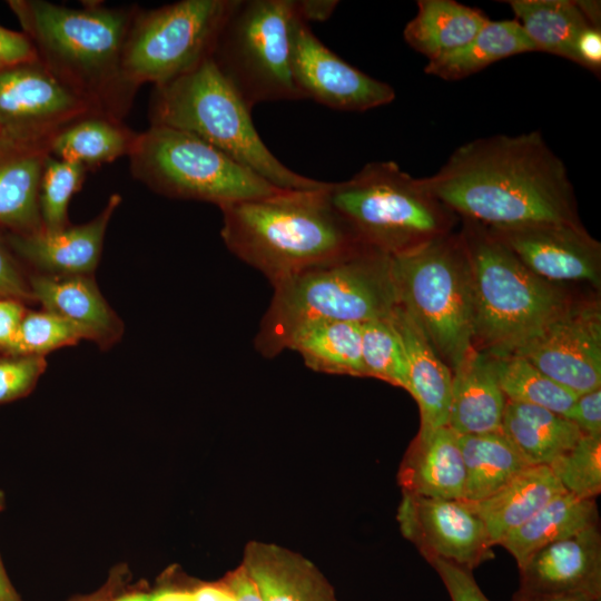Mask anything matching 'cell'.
<instances>
[{
    "label": "cell",
    "instance_id": "6da1fadb",
    "mask_svg": "<svg viewBox=\"0 0 601 601\" xmlns=\"http://www.w3.org/2000/svg\"><path fill=\"white\" fill-rule=\"evenodd\" d=\"M422 180L457 217L489 228L583 226L566 167L540 131L471 140Z\"/></svg>",
    "mask_w": 601,
    "mask_h": 601
},
{
    "label": "cell",
    "instance_id": "7a4b0ae2",
    "mask_svg": "<svg viewBox=\"0 0 601 601\" xmlns=\"http://www.w3.org/2000/svg\"><path fill=\"white\" fill-rule=\"evenodd\" d=\"M327 185L221 206L227 248L274 286L362 247L329 204Z\"/></svg>",
    "mask_w": 601,
    "mask_h": 601
},
{
    "label": "cell",
    "instance_id": "3957f363",
    "mask_svg": "<svg viewBox=\"0 0 601 601\" xmlns=\"http://www.w3.org/2000/svg\"><path fill=\"white\" fill-rule=\"evenodd\" d=\"M7 3L45 67L96 110L120 119L135 92L121 68L135 14L101 6L71 9L43 0Z\"/></svg>",
    "mask_w": 601,
    "mask_h": 601
},
{
    "label": "cell",
    "instance_id": "277c9868",
    "mask_svg": "<svg viewBox=\"0 0 601 601\" xmlns=\"http://www.w3.org/2000/svg\"><path fill=\"white\" fill-rule=\"evenodd\" d=\"M273 287L255 337L256 349L269 358L285 351L292 336L306 325L385 319L397 305L391 257L366 246Z\"/></svg>",
    "mask_w": 601,
    "mask_h": 601
},
{
    "label": "cell",
    "instance_id": "5b68a950",
    "mask_svg": "<svg viewBox=\"0 0 601 601\" xmlns=\"http://www.w3.org/2000/svg\"><path fill=\"white\" fill-rule=\"evenodd\" d=\"M245 102L207 58L193 70L156 86L151 125L195 135L280 189H318L325 181L302 176L280 162L258 135Z\"/></svg>",
    "mask_w": 601,
    "mask_h": 601
},
{
    "label": "cell",
    "instance_id": "8992f818",
    "mask_svg": "<svg viewBox=\"0 0 601 601\" xmlns=\"http://www.w3.org/2000/svg\"><path fill=\"white\" fill-rule=\"evenodd\" d=\"M472 272L473 347L495 357L511 354L573 296L529 270L484 225L462 219Z\"/></svg>",
    "mask_w": 601,
    "mask_h": 601
},
{
    "label": "cell",
    "instance_id": "52a82bcc",
    "mask_svg": "<svg viewBox=\"0 0 601 601\" xmlns=\"http://www.w3.org/2000/svg\"><path fill=\"white\" fill-rule=\"evenodd\" d=\"M326 196L359 244L390 257L453 231L457 216L394 161L366 164Z\"/></svg>",
    "mask_w": 601,
    "mask_h": 601
},
{
    "label": "cell",
    "instance_id": "ba28073f",
    "mask_svg": "<svg viewBox=\"0 0 601 601\" xmlns=\"http://www.w3.org/2000/svg\"><path fill=\"white\" fill-rule=\"evenodd\" d=\"M391 274L397 304L452 371L473 348V280L460 231L391 257Z\"/></svg>",
    "mask_w": 601,
    "mask_h": 601
},
{
    "label": "cell",
    "instance_id": "9c48e42d",
    "mask_svg": "<svg viewBox=\"0 0 601 601\" xmlns=\"http://www.w3.org/2000/svg\"><path fill=\"white\" fill-rule=\"evenodd\" d=\"M294 0H236L211 60L245 102L304 99L292 69Z\"/></svg>",
    "mask_w": 601,
    "mask_h": 601
},
{
    "label": "cell",
    "instance_id": "30bf717a",
    "mask_svg": "<svg viewBox=\"0 0 601 601\" xmlns=\"http://www.w3.org/2000/svg\"><path fill=\"white\" fill-rule=\"evenodd\" d=\"M128 157L132 174L154 190L219 208L285 190L195 135L167 126L138 134Z\"/></svg>",
    "mask_w": 601,
    "mask_h": 601
},
{
    "label": "cell",
    "instance_id": "8fae6325",
    "mask_svg": "<svg viewBox=\"0 0 601 601\" xmlns=\"http://www.w3.org/2000/svg\"><path fill=\"white\" fill-rule=\"evenodd\" d=\"M236 0H183L135 14L121 59L126 81L165 85L211 57Z\"/></svg>",
    "mask_w": 601,
    "mask_h": 601
},
{
    "label": "cell",
    "instance_id": "7c38bea8",
    "mask_svg": "<svg viewBox=\"0 0 601 601\" xmlns=\"http://www.w3.org/2000/svg\"><path fill=\"white\" fill-rule=\"evenodd\" d=\"M511 354L524 357L577 396L600 388L599 295H573L548 323Z\"/></svg>",
    "mask_w": 601,
    "mask_h": 601
},
{
    "label": "cell",
    "instance_id": "4fadbf2b",
    "mask_svg": "<svg viewBox=\"0 0 601 601\" xmlns=\"http://www.w3.org/2000/svg\"><path fill=\"white\" fill-rule=\"evenodd\" d=\"M92 114L101 112L39 59L0 68V127L7 137L50 140L69 124Z\"/></svg>",
    "mask_w": 601,
    "mask_h": 601
},
{
    "label": "cell",
    "instance_id": "5bb4252c",
    "mask_svg": "<svg viewBox=\"0 0 601 601\" xmlns=\"http://www.w3.org/2000/svg\"><path fill=\"white\" fill-rule=\"evenodd\" d=\"M489 229L542 279L564 288L584 285L599 293L601 244L584 226L539 223Z\"/></svg>",
    "mask_w": 601,
    "mask_h": 601
},
{
    "label": "cell",
    "instance_id": "9a60e30c",
    "mask_svg": "<svg viewBox=\"0 0 601 601\" xmlns=\"http://www.w3.org/2000/svg\"><path fill=\"white\" fill-rule=\"evenodd\" d=\"M397 519L426 561L437 558L472 572L494 556L484 523L465 501L403 493Z\"/></svg>",
    "mask_w": 601,
    "mask_h": 601
},
{
    "label": "cell",
    "instance_id": "2e32d148",
    "mask_svg": "<svg viewBox=\"0 0 601 601\" xmlns=\"http://www.w3.org/2000/svg\"><path fill=\"white\" fill-rule=\"evenodd\" d=\"M292 69L304 99L332 109L366 111L395 99L392 86L344 61L299 17L294 26Z\"/></svg>",
    "mask_w": 601,
    "mask_h": 601
},
{
    "label": "cell",
    "instance_id": "e0dca14e",
    "mask_svg": "<svg viewBox=\"0 0 601 601\" xmlns=\"http://www.w3.org/2000/svg\"><path fill=\"white\" fill-rule=\"evenodd\" d=\"M519 570V591L532 594H585L601 599L599 524L543 546Z\"/></svg>",
    "mask_w": 601,
    "mask_h": 601
},
{
    "label": "cell",
    "instance_id": "ac0fdd59",
    "mask_svg": "<svg viewBox=\"0 0 601 601\" xmlns=\"http://www.w3.org/2000/svg\"><path fill=\"white\" fill-rule=\"evenodd\" d=\"M114 194L105 208L90 221L59 230H39L9 235V244L22 257L52 275H90L98 265L107 226L120 205Z\"/></svg>",
    "mask_w": 601,
    "mask_h": 601
},
{
    "label": "cell",
    "instance_id": "d6986e66",
    "mask_svg": "<svg viewBox=\"0 0 601 601\" xmlns=\"http://www.w3.org/2000/svg\"><path fill=\"white\" fill-rule=\"evenodd\" d=\"M51 139H0V228L11 234L28 235L42 229L39 186Z\"/></svg>",
    "mask_w": 601,
    "mask_h": 601
},
{
    "label": "cell",
    "instance_id": "ffe728a7",
    "mask_svg": "<svg viewBox=\"0 0 601 601\" xmlns=\"http://www.w3.org/2000/svg\"><path fill=\"white\" fill-rule=\"evenodd\" d=\"M404 348L408 393L415 398L421 415L417 437L447 426L452 371L439 357L422 331L398 304L390 316Z\"/></svg>",
    "mask_w": 601,
    "mask_h": 601
},
{
    "label": "cell",
    "instance_id": "44dd1931",
    "mask_svg": "<svg viewBox=\"0 0 601 601\" xmlns=\"http://www.w3.org/2000/svg\"><path fill=\"white\" fill-rule=\"evenodd\" d=\"M242 566L260 601H337L323 573L303 555L266 542H249Z\"/></svg>",
    "mask_w": 601,
    "mask_h": 601
},
{
    "label": "cell",
    "instance_id": "7402d4cb",
    "mask_svg": "<svg viewBox=\"0 0 601 601\" xmlns=\"http://www.w3.org/2000/svg\"><path fill=\"white\" fill-rule=\"evenodd\" d=\"M505 403L495 357L473 347L452 370L447 426L457 435L501 432Z\"/></svg>",
    "mask_w": 601,
    "mask_h": 601
},
{
    "label": "cell",
    "instance_id": "603a6c76",
    "mask_svg": "<svg viewBox=\"0 0 601 601\" xmlns=\"http://www.w3.org/2000/svg\"><path fill=\"white\" fill-rule=\"evenodd\" d=\"M29 285L33 299L80 328L86 339L106 347L120 338L122 324L90 275L43 274Z\"/></svg>",
    "mask_w": 601,
    "mask_h": 601
},
{
    "label": "cell",
    "instance_id": "cb8c5ba5",
    "mask_svg": "<svg viewBox=\"0 0 601 601\" xmlns=\"http://www.w3.org/2000/svg\"><path fill=\"white\" fill-rule=\"evenodd\" d=\"M403 493L444 500H462L465 467L457 434L449 426L415 437L400 470Z\"/></svg>",
    "mask_w": 601,
    "mask_h": 601
},
{
    "label": "cell",
    "instance_id": "d4e9b609",
    "mask_svg": "<svg viewBox=\"0 0 601 601\" xmlns=\"http://www.w3.org/2000/svg\"><path fill=\"white\" fill-rule=\"evenodd\" d=\"M565 492L548 465H530L491 496L466 502L482 520L493 545Z\"/></svg>",
    "mask_w": 601,
    "mask_h": 601
},
{
    "label": "cell",
    "instance_id": "484cf974",
    "mask_svg": "<svg viewBox=\"0 0 601 601\" xmlns=\"http://www.w3.org/2000/svg\"><path fill=\"white\" fill-rule=\"evenodd\" d=\"M487 21L481 10L454 0H420L403 36L431 61L467 43Z\"/></svg>",
    "mask_w": 601,
    "mask_h": 601
},
{
    "label": "cell",
    "instance_id": "4316f807",
    "mask_svg": "<svg viewBox=\"0 0 601 601\" xmlns=\"http://www.w3.org/2000/svg\"><path fill=\"white\" fill-rule=\"evenodd\" d=\"M502 433L530 465H550L583 435L568 418L541 406L508 401Z\"/></svg>",
    "mask_w": 601,
    "mask_h": 601
},
{
    "label": "cell",
    "instance_id": "83f0119b",
    "mask_svg": "<svg viewBox=\"0 0 601 601\" xmlns=\"http://www.w3.org/2000/svg\"><path fill=\"white\" fill-rule=\"evenodd\" d=\"M599 524L595 500L562 492L521 526L497 543L515 559L518 566L538 550Z\"/></svg>",
    "mask_w": 601,
    "mask_h": 601
},
{
    "label": "cell",
    "instance_id": "f1b7e54d",
    "mask_svg": "<svg viewBox=\"0 0 601 601\" xmlns=\"http://www.w3.org/2000/svg\"><path fill=\"white\" fill-rule=\"evenodd\" d=\"M138 134L120 119L92 114L69 124L50 141L51 156L83 166L87 170L129 156Z\"/></svg>",
    "mask_w": 601,
    "mask_h": 601
},
{
    "label": "cell",
    "instance_id": "f546056e",
    "mask_svg": "<svg viewBox=\"0 0 601 601\" xmlns=\"http://www.w3.org/2000/svg\"><path fill=\"white\" fill-rule=\"evenodd\" d=\"M361 324L324 321L306 325L292 336L286 349L297 352L316 372L366 377Z\"/></svg>",
    "mask_w": 601,
    "mask_h": 601
},
{
    "label": "cell",
    "instance_id": "4dcf8cb0",
    "mask_svg": "<svg viewBox=\"0 0 601 601\" xmlns=\"http://www.w3.org/2000/svg\"><path fill=\"white\" fill-rule=\"evenodd\" d=\"M465 467L462 501L484 500L530 464L501 432L457 435Z\"/></svg>",
    "mask_w": 601,
    "mask_h": 601
},
{
    "label": "cell",
    "instance_id": "1f68e13d",
    "mask_svg": "<svg viewBox=\"0 0 601 601\" xmlns=\"http://www.w3.org/2000/svg\"><path fill=\"white\" fill-rule=\"evenodd\" d=\"M534 51L521 24L515 20H489L457 50L431 60L425 72L444 80H460L511 56Z\"/></svg>",
    "mask_w": 601,
    "mask_h": 601
},
{
    "label": "cell",
    "instance_id": "d6a6232c",
    "mask_svg": "<svg viewBox=\"0 0 601 601\" xmlns=\"http://www.w3.org/2000/svg\"><path fill=\"white\" fill-rule=\"evenodd\" d=\"M534 51L548 52L574 62V42L590 26L572 0H509Z\"/></svg>",
    "mask_w": 601,
    "mask_h": 601
},
{
    "label": "cell",
    "instance_id": "836d02e7",
    "mask_svg": "<svg viewBox=\"0 0 601 601\" xmlns=\"http://www.w3.org/2000/svg\"><path fill=\"white\" fill-rule=\"evenodd\" d=\"M495 371L508 401L541 406L564 417L577 398L522 356L495 357Z\"/></svg>",
    "mask_w": 601,
    "mask_h": 601
},
{
    "label": "cell",
    "instance_id": "e575fe53",
    "mask_svg": "<svg viewBox=\"0 0 601 601\" xmlns=\"http://www.w3.org/2000/svg\"><path fill=\"white\" fill-rule=\"evenodd\" d=\"M362 361L366 377L408 391L407 363L400 336L388 318L361 324Z\"/></svg>",
    "mask_w": 601,
    "mask_h": 601
},
{
    "label": "cell",
    "instance_id": "d590c367",
    "mask_svg": "<svg viewBox=\"0 0 601 601\" xmlns=\"http://www.w3.org/2000/svg\"><path fill=\"white\" fill-rule=\"evenodd\" d=\"M87 169L78 164L58 159L51 154L46 159L39 186V211L42 229L52 231L67 227L68 206L80 189Z\"/></svg>",
    "mask_w": 601,
    "mask_h": 601
},
{
    "label": "cell",
    "instance_id": "8d00e7d4",
    "mask_svg": "<svg viewBox=\"0 0 601 601\" xmlns=\"http://www.w3.org/2000/svg\"><path fill=\"white\" fill-rule=\"evenodd\" d=\"M549 467L566 492L595 500L601 492V435H582Z\"/></svg>",
    "mask_w": 601,
    "mask_h": 601
},
{
    "label": "cell",
    "instance_id": "74e56055",
    "mask_svg": "<svg viewBox=\"0 0 601 601\" xmlns=\"http://www.w3.org/2000/svg\"><path fill=\"white\" fill-rule=\"evenodd\" d=\"M86 339L80 328L49 312H26L10 355L45 356L46 354Z\"/></svg>",
    "mask_w": 601,
    "mask_h": 601
},
{
    "label": "cell",
    "instance_id": "f35d334b",
    "mask_svg": "<svg viewBox=\"0 0 601 601\" xmlns=\"http://www.w3.org/2000/svg\"><path fill=\"white\" fill-rule=\"evenodd\" d=\"M47 366L45 356L0 357V404L22 398L35 388Z\"/></svg>",
    "mask_w": 601,
    "mask_h": 601
},
{
    "label": "cell",
    "instance_id": "ab89813d",
    "mask_svg": "<svg viewBox=\"0 0 601 601\" xmlns=\"http://www.w3.org/2000/svg\"><path fill=\"white\" fill-rule=\"evenodd\" d=\"M427 562L440 575L452 601H490L471 571L437 558L428 559Z\"/></svg>",
    "mask_w": 601,
    "mask_h": 601
},
{
    "label": "cell",
    "instance_id": "60d3db41",
    "mask_svg": "<svg viewBox=\"0 0 601 601\" xmlns=\"http://www.w3.org/2000/svg\"><path fill=\"white\" fill-rule=\"evenodd\" d=\"M564 417L583 435H601V387L577 396Z\"/></svg>",
    "mask_w": 601,
    "mask_h": 601
},
{
    "label": "cell",
    "instance_id": "b9f144b4",
    "mask_svg": "<svg viewBox=\"0 0 601 601\" xmlns=\"http://www.w3.org/2000/svg\"><path fill=\"white\" fill-rule=\"evenodd\" d=\"M36 60L38 55L29 37L0 24V68Z\"/></svg>",
    "mask_w": 601,
    "mask_h": 601
},
{
    "label": "cell",
    "instance_id": "7bdbcfd3",
    "mask_svg": "<svg viewBox=\"0 0 601 601\" xmlns=\"http://www.w3.org/2000/svg\"><path fill=\"white\" fill-rule=\"evenodd\" d=\"M27 309L22 302L0 296V352L10 355Z\"/></svg>",
    "mask_w": 601,
    "mask_h": 601
},
{
    "label": "cell",
    "instance_id": "ee69618b",
    "mask_svg": "<svg viewBox=\"0 0 601 601\" xmlns=\"http://www.w3.org/2000/svg\"><path fill=\"white\" fill-rule=\"evenodd\" d=\"M0 296L20 302L33 299L30 285L24 280L11 256L0 244Z\"/></svg>",
    "mask_w": 601,
    "mask_h": 601
},
{
    "label": "cell",
    "instance_id": "f6af8a7d",
    "mask_svg": "<svg viewBox=\"0 0 601 601\" xmlns=\"http://www.w3.org/2000/svg\"><path fill=\"white\" fill-rule=\"evenodd\" d=\"M574 62L595 75L601 70V31L592 26L585 27L574 42Z\"/></svg>",
    "mask_w": 601,
    "mask_h": 601
},
{
    "label": "cell",
    "instance_id": "bcb514c9",
    "mask_svg": "<svg viewBox=\"0 0 601 601\" xmlns=\"http://www.w3.org/2000/svg\"><path fill=\"white\" fill-rule=\"evenodd\" d=\"M128 574V568L125 564H118L110 570L105 583L96 591L85 595L75 597L69 601H108L120 592L127 581Z\"/></svg>",
    "mask_w": 601,
    "mask_h": 601
},
{
    "label": "cell",
    "instance_id": "7dc6e473",
    "mask_svg": "<svg viewBox=\"0 0 601 601\" xmlns=\"http://www.w3.org/2000/svg\"><path fill=\"white\" fill-rule=\"evenodd\" d=\"M221 582L233 593L236 601H260L254 583L242 565L229 572Z\"/></svg>",
    "mask_w": 601,
    "mask_h": 601
},
{
    "label": "cell",
    "instance_id": "c3c4849f",
    "mask_svg": "<svg viewBox=\"0 0 601 601\" xmlns=\"http://www.w3.org/2000/svg\"><path fill=\"white\" fill-rule=\"evenodd\" d=\"M296 3V12L298 17L309 24V22L326 21L334 10L338 1L335 0H298Z\"/></svg>",
    "mask_w": 601,
    "mask_h": 601
},
{
    "label": "cell",
    "instance_id": "681fc988",
    "mask_svg": "<svg viewBox=\"0 0 601 601\" xmlns=\"http://www.w3.org/2000/svg\"><path fill=\"white\" fill-rule=\"evenodd\" d=\"M512 601H601L585 594H532L518 591Z\"/></svg>",
    "mask_w": 601,
    "mask_h": 601
},
{
    "label": "cell",
    "instance_id": "f907efd6",
    "mask_svg": "<svg viewBox=\"0 0 601 601\" xmlns=\"http://www.w3.org/2000/svg\"><path fill=\"white\" fill-rule=\"evenodd\" d=\"M193 601H225L229 594L228 589L219 583L203 584L191 590Z\"/></svg>",
    "mask_w": 601,
    "mask_h": 601
},
{
    "label": "cell",
    "instance_id": "816d5d0a",
    "mask_svg": "<svg viewBox=\"0 0 601 601\" xmlns=\"http://www.w3.org/2000/svg\"><path fill=\"white\" fill-rule=\"evenodd\" d=\"M0 601H23L10 581V578L3 565L1 555H0Z\"/></svg>",
    "mask_w": 601,
    "mask_h": 601
},
{
    "label": "cell",
    "instance_id": "f5cc1de1",
    "mask_svg": "<svg viewBox=\"0 0 601 601\" xmlns=\"http://www.w3.org/2000/svg\"><path fill=\"white\" fill-rule=\"evenodd\" d=\"M580 10L590 26L600 29V2L598 1H577Z\"/></svg>",
    "mask_w": 601,
    "mask_h": 601
},
{
    "label": "cell",
    "instance_id": "db71d44e",
    "mask_svg": "<svg viewBox=\"0 0 601 601\" xmlns=\"http://www.w3.org/2000/svg\"><path fill=\"white\" fill-rule=\"evenodd\" d=\"M156 601H193L191 590L161 589L155 591Z\"/></svg>",
    "mask_w": 601,
    "mask_h": 601
},
{
    "label": "cell",
    "instance_id": "11a10c76",
    "mask_svg": "<svg viewBox=\"0 0 601 601\" xmlns=\"http://www.w3.org/2000/svg\"><path fill=\"white\" fill-rule=\"evenodd\" d=\"M154 592L136 591L130 593H118L108 601H152Z\"/></svg>",
    "mask_w": 601,
    "mask_h": 601
},
{
    "label": "cell",
    "instance_id": "9f6ffc18",
    "mask_svg": "<svg viewBox=\"0 0 601 601\" xmlns=\"http://www.w3.org/2000/svg\"><path fill=\"white\" fill-rule=\"evenodd\" d=\"M6 508V494L2 490H0V513L4 510Z\"/></svg>",
    "mask_w": 601,
    "mask_h": 601
},
{
    "label": "cell",
    "instance_id": "6f0895ef",
    "mask_svg": "<svg viewBox=\"0 0 601 601\" xmlns=\"http://www.w3.org/2000/svg\"><path fill=\"white\" fill-rule=\"evenodd\" d=\"M2 137H6V135H4L3 130H2L1 127H0V139H1Z\"/></svg>",
    "mask_w": 601,
    "mask_h": 601
},
{
    "label": "cell",
    "instance_id": "680465c9",
    "mask_svg": "<svg viewBox=\"0 0 601 601\" xmlns=\"http://www.w3.org/2000/svg\"><path fill=\"white\" fill-rule=\"evenodd\" d=\"M152 601H156V600H155V592H154V598H152Z\"/></svg>",
    "mask_w": 601,
    "mask_h": 601
}]
</instances>
